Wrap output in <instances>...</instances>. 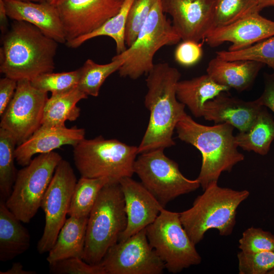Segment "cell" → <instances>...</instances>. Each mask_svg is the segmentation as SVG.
<instances>
[{
  "mask_svg": "<svg viewBox=\"0 0 274 274\" xmlns=\"http://www.w3.org/2000/svg\"><path fill=\"white\" fill-rule=\"evenodd\" d=\"M52 274H106L100 264L92 265L78 257H70L49 264Z\"/></svg>",
  "mask_w": 274,
  "mask_h": 274,
  "instance_id": "obj_37",
  "label": "cell"
},
{
  "mask_svg": "<svg viewBox=\"0 0 274 274\" xmlns=\"http://www.w3.org/2000/svg\"><path fill=\"white\" fill-rule=\"evenodd\" d=\"M80 71L78 69L61 73L50 72L42 74L30 81L36 88L51 94L70 90L78 86Z\"/></svg>",
  "mask_w": 274,
  "mask_h": 274,
  "instance_id": "obj_33",
  "label": "cell"
},
{
  "mask_svg": "<svg viewBox=\"0 0 274 274\" xmlns=\"http://www.w3.org/2000/svg\"><path fill=\"white\" fill-rule=\"evenodd\" d=\"M238 243L241 251L246 253L274 250V235L260 228L251 227L246 229Z\"/></svg>",
  "mask_w": 274,
  "mask_h": 274,
  "instance_id": "obj_36",
  "label": "cell"
},
{
  "mask_svg": "<svg viewBox=\"0 0 274 274\" xmlns=\"http://www.w3.org/2000/svg\"><path fill=\"white\" fill-rule=\"evenodd\" d=\"M16 142L6 130L0 127V199L10 196L17 174L14 164Z\"/></svg>",
  "mask_w": 274,
  "mask_h": 274,
  "instance_id": "obj_30",
  "label": "cell"
},
{
  "mask_svg": "<svg viewBox=\"0 0 274 274\" xmlns=\"http://www.w3.org/2000/svg\"><path fill=\"white\" fill-rule=\"evenodd\" d=\"M202 55V44L191 40L183 41L178 45L174 53L176 62L186 67L197 63L201 59Z\"/></svg>",
  "mask_w": 274,
  "mask_h": 274,
  "instance_id": "obj_38",
  "label": "cell"
},
{
  "mask_svg": "<svg viewBox=\"0 0 274 274\" xmlns=\"http://www.w3.org/2000/svg\"><path fill=\"white\" fill-rule=\"evenodd\" d=\"M85 130L65 125L41 126L25 142L18 145L15 150V160L21 166L27 165L33 155L47 153L64 145L73 147L85 139Z\"/></svg>",
  "mask_w": 274,
  "mask_h": 274,
  "instance_id": "obj_18",
  "label": "cell"
},
{
  "mask_svg": "<svg viewBox=\"0 0 274 274\" xmlns=\"http://www.w3.org/2000/svg\"><path fill=\"white\" fill-rule=\"evenodd\" d=\"M17 81L7 77L0 80V116L3 115L12 99Z\"/></svg>",
  "mask_w": 274,
  "mask_h": 274,
  "instance_id": "obj_39",
  "label": "cell"
},
{
  "mask_svg": "<svg viewBox=\"0 0 274 274\" xmlns=\"http://www.w3.org/2000/svg\"><path fill=\"white\" fill-rule=\"evenodd\" d=\"M257 100L260 105L270 109L274 113V71L265 75L263 91Z\"/></svg>",
  "mask_w": 274,
  "mask_h": 274,
  "instance_id": "obj_40",
  "label": "cell"
},
{
  "mask_svg": "<svg viewBox=\"0 0 274 274\" xmlns=\"http://www.w3.org/2000/svg\"><path fill=\"white\" fill-rule=\"evenodd\" d=\"M272 36L274 21L261 16L260 12H256L230 24L214 29L204 40L211 47L230 42L231 45L228 50L235 51Z\"/></svg>",
  "mask_w": 274,
  "mask_h": 274,
  "instance_id": "obj_16",
  "label": "cell"
},
{
  "mask_svg": "<svg viewBox=\"0 0 274 274\" xmlns=\"http://www.w3.org/2000/svg\"><path fill=\"white\" fill-rule=\"evenodd\" d=\"M48 93L21 79L14 96L1 116V128L8 131L19 145L28 139L42 125Z\"/></svg>",
  "mask_w": 274,
  "mask_h": 274,
  "instance_id": "obj_12",
  "label": "cell"
},
{
  "mask_svg": "<svg viewBox=\"0 0 274 274\" xmlns=\"http://www.w3.org/2000/svg\"><path fill=\"white\" fill-rule=\"evenodd\" d=\"M216 56L225 60H247L266 64L274 71V36L235 51L221 50Z\"/></svg>",
  "mask_w": 274,
  "mask_h": 274,
  "instance_id": "obj_32",
  "label": "cell"
},
{
  "mask_svg": "<svg viewBox=\"0 0 274 274\" xmlns=\"http://www.w3.org/2000/svg\"><path fill=\"white\" fill-rule=\"evenodd\" d=\"M230 89L215 82L207 74L190 80L179 81L176 86L179 101L196 118L203 117L205 103Z\"/></svg>",
  "mask_w": 274,
  "mask_h": 274,
  "instance_id": "obj_23",
  "label": "cell"
},
{
  "mask_svg": "<svg viewBox=\"0 0 274 274\" xmlns=\"http://www.w3.org/2000/svg\"><path fill=\"white\" fill-rule=\"evenodd\" d=\"M127 58V56L122 52L114 56L112 61L107 64H98L92 59H87L79 68L80 78L78 87L87 95L97 96L106 79L118 71Z\"/></svg>",
  "mask_w": 274,
  "mask_h": 274,
  "instance_id": "obj_27",
  "label": "cell"
},
{
  "mask_svg": "<svg viewBox=\"0 0 274 274\" xmlns=\"http://www.w3.org/2000/svg\"><path fill=\"white\" fill-rule=\"evenodd\" d=\"M146 230L149 244L169 272L178 273L201 263V257L182 224L180 213L163 208Z\"/></svg>",
  "mask_w": 274,
  "mask_h": 274,
  "instance_id": "obj_8",
  "label": "cell"
},
{
  "mask_svg": "<svg viewBox=\"0 0 274 274\" xmlns=\"http://www.w3.org/2000/svg\"><path fill=\"white\" fill-rule=\"evenodd\" d=\"M100 263L106 274H161L165 268L146 228L110 248Z\"/></svg>",
  "mask_w": 274,
  "mask_h": 274,
  "instance_id": "obj_13",
  "label": "cell"
},
{
  "mask_svg": "<svg viewBox=\"0 0 274 274\" xmlns=\"http://www.w3.org/2000/svg\"><path fill=\"white\" fill-rule=\"evenodd\" d=\"M234 128L226 123L213 126L201 124L187 114L176 125L178 138L196 147L201 154L197 179L203 190L218 183L223 172H231L235 165L244 160V155L237 150Z\"/></svg>",
  "mask_w": 274,
  "mask_h": 274,
  "instance_id": "obj_3",
  "label": "cell"
},
{
  "mask_svg": "<svg viewBox=\"0 0 274 274\" xmlns=\"http://www.w3.org/2000/svg\"><path fill=\"white\" fill-rule=\"evenodd\" d=\"M87 97L78 86L66 91L51 94L44 107L42 124L65 125L66 121L76 120L81 111L77 104Z\"/></svg>",
  "mask_w": 274,
  "mask_h": 274,
  "instance_id": "obj_25",
  "label": "cell"
},
{
  "mask_svg": "<svg viewBox=\"0 0 274 274\" xmlns=\"http://www.w3.org/2000/svg\"><path fill=\"white\" fill-rule=\"evenodd\" d=\"M124 1L57 0L54 4L61 20L66 42L99 28L119 11Z\"/></svg>",
  "mask_w": 274,
  "mask_h": 274,
  "instance_id": "obj_14",
  "label": "cell"
},
{
  "mask_svg": "<svg viewBox=\"0 0 274 274\" xmlns=\"http://www.w3.org/2000/svg\"><path fill=\"white\" fill-rule=\"evenodd\" d=\"M119 183L122 190L127 225L118 242L123 241L146 228L164 208L141 183L131 177H124Z\"/></svg>",
  "mask_w": 274,
  "mask_h": 274,
  "instance_id": "obj_17",
  "label": "cell"
},
{
  "mask_svg": "<svg viewBox=\"0 0 274 274\" xmlns=\"http://www.w3.org/2000/svg\"><path fill=\"white\" fill-rule=\"evenodd\" d=\"M256 12H260L257 0H214L213 29L230 24Z\"/></svg>",
  "mask_w": 274,
  "mask_h": 274,
  "instance_id": "obj_31",
  "label": "cell"
},
{
  "mask_svg": "<svg viewBox=\"0 0 274 274\" xmlns=\"http://www.w3.org/2000/svg\"><path fill=\"white\" fill-rule=\"evenodd\" d=\"M58 43L33 25L14 20L3 35L0 72L17 81L53 72Z\"/></svg>",
  "mask_w": 274,
  "mask_h": 274,
  "instance_id": "obj_2",
  "label": "cell"
},
{
  "mask_svg": "<svg viewBox=\"0 0 274 274\" xmlns=\"http://www.w3.org/2000/svg\"><path fill=\"white\" fill-rule=\"evenodd\" d=\"M249 195L247 190L221 187L218 183L208 186L190 209L180 213L182 224L192 242L198 244L211 229L217 230L220 235H230L236 224L237 209Z\"/></svg>",
  "mask_w": 274,
  "mask_h": 274,
  "instance_id": "obj_4",
  "label": "cell"
},
{
  "mask_svg": "<svg viewBox=\"0 0 274 274\" xmlns=\"http://www.w3.org/2000/svg\"><path fill=\"white\" fill-rule=\"evenodd\" d=\"M134 0H124L119 11L107 20L99 28L91 33L66 42L67 47L76 48L87 41L100 36H107L114 40L117 54L125 51L127 47L125 41V33L127 16Z\"/></svg>",
  "mask_w": 274,
  "mask_h": 274,
  "instance_id": "obj_28",
  "label": "cell"
},
{
  "mask_svg": "<svg viewBox=\"0 0 274 274\" xmlns=\"http://www.w3.org/2000/svg\"><path fill=\"white\" fill-rule=\"evenodd\" d=\"M62 159L57 152L41 154L18 171L8 208L22 223H28L41 207L55 169Z\"/></svg>",
  "mask_w": 274,
  "mask_h": 274,
  "instance_id": "obj_9",
  "label": "cell"
},
{
  "mask_svg": "<svg viewBox=\"0 0 274 274\" xmlns=\"http://www.w3.org/2000/svg\"><path fill=\"white\" fill-rule=\"evenodd\" d=\"M0 199V260L8 261L26 251L30 245L28 230Z\"/></svg>",
  "mask_w": 274,
  "mask_h": 274,
  "instance_id": "obj_22",
  "label": "cell"
},
{
  "mask_svg": "<svg viewBox=\"0 0 274 274\" xmlns=\"http://www.w3.org/2000/svg\"><path fill=\"white\" fill-rule=\"evenodd\" d=\"M134 173L164 208L178 196L200 187L197 179L190 180L182 174L178 163L167 157L162 148L141 153L134 162Z\"/></svg>",
  "mask_w": 274,
  "mask_h": 274,
  "instance_id": "obj_10",
  "label": "cell"
},
{
  "mask_svg": "<svg viewBox=\"0 0 274 274\" xmlns=\"http://www.w3.org/2000/svg\"><path fill=\"white\" fill-rule=\"evenodd\" d=\"M258 8L261 11L263 9L269 7H274V0H257Z\"/></svg>",
  "mask_w": 274,
  "mask_h": 274,
  "instance_id": "obj_43",
  "label": "cell"
},
{
  "mask_svg": "<svg viewBox=\"0 0 274 274\" xmlns=\"http://www.w3.org/2000/svg\"><path fill=\"white\" fill-rule=\"evenodd\" d=\"M8 18L5 1L0 0V28L3 35L8 30Z\"/></svg>",
  "mask_w": 274,
  "mask_h": 274,
  "instance_id": "obj_41",
  "label": "cell"
},
{
  "mask_svg": "<svg viewBox=\"0 0 274 274\" xmlns=\"http://www.w3.org/2000/svg\"><path fill=\"white\" fill-rule=\"evenodd\" d=\"M262 107L257 99L245 101L223 92L205 103L203 117L216 124L228 123L244 132L250 128Z\"/></svg>",
  "mask_w": 274,
  "mask_h": 274,
  "instance_id": "obj_20",
  "label": "cell"
},
{
  "mask_svg": "<svg viewBox=\"0 0 274 274\" xmlns=\"http://www.w3.org/2000/svg\"><path fill=\"white\" fill-rule=\"evenodd\" d=\"M264 65L252 60H225L216 56L209 62L207 74L217 83L242 91L251 86Z\"/></svg>",
  "mask_w": 274,
  "mask_h": 274,
  "instance_id": "obj_21",
  "label": "cell"
},
{
  "mask_svg": "<svg viewBox=\"0 0 274 274\" xmlns=\"http://www.w3.org/2000/svg\"><path fill=\"white\" fill-rule=\"evenodd\" d=\"M164 13L183 41L199 42L213 29L214 0H160Z\"/></svg>",
  "mask_w": 274,
  "mask_h": 274,
  "instance_id": "obj_15",
  "label": "cell"
},
{
  "mask_svg": "<svg viewBox=\"0 0 274 274\" xmlns=\"http://www.w3.org/2000/svg\"><path fill=\"white\" fill-rule=\"evenodd\" d=\"M110 182L107 177H81L76 185L67 215L76 217H89L101 189Z\"/></svg>",
  "mask_w": 274,
  "mask_h": 274,
  "instance_id": "obj_29",
  "label": "cell"
},
{
  "mask_svg": "<svg viewBox=\"0 0 274 274\" xmlns=\"http://www.w3.org/2000/svg\"><path fill=\"white\" fill-rule=\"evenodd\" d=\"M157 0H134L129 9L125 33L128 47L135 42L139 31Z\"/></svg>",
  "mask_w": 274,
  "mask_h": 274,
  "instance_id": "obj_34",
  "label": "cell"
},
{
  "mask_svg": "<svg viewBox=\"0 0 274 274\" xmlns=\"http://www.w3.org/2000/svg\"><path fill=\"white\" fill-rule=\"evenodd\" d=\"M73 148L74 163L81 177H107L111 183H119L134 173L138 147L99 135L84 139Z\"/></svg>",
  "mask_w": 274,
  "mask_h": 274,
  "instance_id": "obj_6",
  "label": "cell"
},
{
  "mask_svg": "<svg viewBox=\"0 0 274 274\" xmlns=\"http://www.w3.org/2000/svg\"><path fill=\"white\" fill-rule=\"evenodd\" d=\"M267 273L268 274H274V268L269 270Z\"/></svg>",
  "mask_w": 274,
  "mask_h": 274,
  "instance_id": "obj_46",
  "label": "cell"
},
{
  "mask_svg": "<svg viewBox=\"0 0 274 274\" xmlns=\"http://www.w3.org/2000/svg\"><path fill=\"white\" fill-rule=\"evenodd\" d=\"M77 182L71 164L62 159L55 169L41 203L45 216V225L37 245L40 254L49 252L54 246L66 220Z\"/></svg>",
  "mask_w": 274,
  "mask_h": 274,
  "instance_id": "obj_11",
  "label": "cell"
},
{
  "mask_svg": "<svg viewBox=\"0 0 274 274\" xmlns=\"http://www.w3.org/2000/svg\"><path fill=\"white\" fill-rule=\"evenodd\" d=\"M145 106L150 111L147 129L138 147V154L174 146V129L187 114L178 100L176 86L181 74L167 63L154 64L147 74Z\"/></svg>",
  "mask_w": 274,
  "mask_h": 274,
  "instance_id": "obj_1",
  "label": "cell"
},
{
  "mask_svg": "<svg viewBox=\"0 0 274 274\" xmlns=\"http://www.w3.org/2000/svg\"><path fill=\"white\" fill-rule=\"evenodd\" d=\"M238 147L244 150L266 155L274 140V119L263 106L250 128L235 136Z\"/></svg>",
  "mask_w": 274,
  "mask_h": 274,
  "instance_id": "obj_26",
  "label": "cell"
},
{
  "mask_svg": "<svg viewBox=\"0 0 274 274\" xmlns=\"http://www.w3.org/2000/svg\"><path fill=\"white\" fill-rule=\"evenodd\" d=\"M181 40L162 10L160 0L154 4L134 43L123 52L127 58L118 71L122 77L135 80L153 68L155 53L164 46Z\"/></svg>",
  "mask_w": 274,
  "mask_h": 274,
  "instance_id": "obj_7",
  "label": "cell"
},
{
  "mask_svg": "<svg viewBox=\"0 0 274 274\" xmlns=\"http://www.w3.org/2000/svg\"><path fill=\"white\" fill-rule=\"evenodd\" d=\"M24 1H30V2H41L44 1V0H22Z\"/></svg>",
  "mask_w": 274,
  "mask_h": 274,
  "instance_id": "obj_45",
  "label": "cell"
},
{
  "mask_svg": "<svg viewBox=\"0 0 274 274\" xmlns=\"http://www.w3.org/2000/svg\"><path fill=\"white\" fill-rule=\"evenodd\" d=\"M32 270H25L20 262H15L12 267L6 271H0V274H36Z\"/></svg>",
  "mask_w": 274,
  "mask_h": 274,
  "instance_id": "obj_42",
  "label": "cell"
},
{
  "mask_svg": "<svg viewBox=\"0 0 274 274\" xmlns=\"http://www.w3.org/2000/svg\"><path fill=\"white\" fill-rule=\"evenodd\" d=\"M46 2H47L48 3H50L51 4H54L57 1V0H44Z\"/></svg>",
  "mask_w": 274,
  "mask_h": 274,
  "instance_id": "obj_44",
  "label": "cell"
},
{
  "mask_svg": "<svg viewBox=\"0 0 274 274\" xmlns=\"http://www.w3.org/2000/svg\"><path fill=\"white\" fill-rule=\"evenodd\" d=\"M127 225L123 194L119 183L101 189L88 217L83 259L95 265L116 244Z\"/></svg>",
  "mask_w": 274,
  "mask_h": 274,
  "instance_id": "obj_5",
  "label": "cell"
},
{
  "mask_svg": "<svg viewBox=\"0 0 274 274\" xmlns=\"http://www.w3.org/2000/svg\"><path fill=\"white\" fill-rule=\"evenodd\" d=\"M8 17L29 23L58 43L66 42L61 20L55 4L22 0H4Z\"/></svg>",
  "mask_w": 274,
  "mask_h": 274,
  "instance_id": "obj_19",
  "label": "cell"
},
{
  "mask_svg": "<svg viewBox=\"0 0 274 274\" xmlns=\"http://www.w3.org/2000/svg\"><path fill=\"white\" fill-rule=\"evenodd\" d=\"M239 274H265L274 268V250L237 255Z\"/></svg>",
  "mask_w": 274,
  "mask_h": 274,
  "instance_id": "obj_35",
  "label": "cell"
},
{
  "mask_svg": "<svg viewBox=\"0 0 274 274\" xmlns=\"http://www.w3.org/2000/svg\"><path fill=\"white\" fill-rule=\"evenodd\" d=\"M88 217L70 216L61 227L56 241L49 251V264L70 257L83 259Z\"/></svg>",
  "mask_w": 274,
  "mask_h": 274,
  "instance_id": "obj_24",
  "label": "cell"
}]
</instances>
